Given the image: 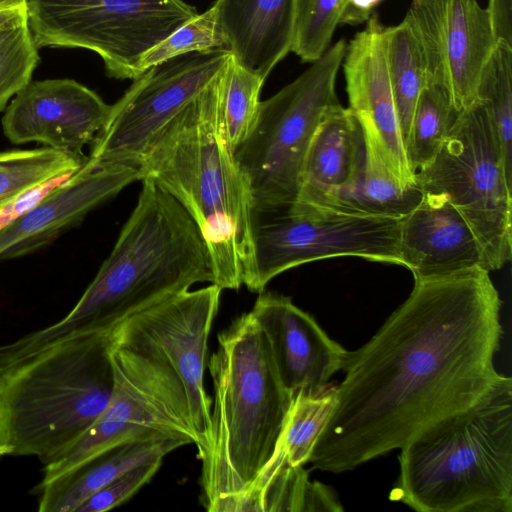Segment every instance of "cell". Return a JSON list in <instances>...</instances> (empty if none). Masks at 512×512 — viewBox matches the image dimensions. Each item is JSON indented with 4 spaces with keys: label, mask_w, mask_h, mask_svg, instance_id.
<instances>
[{
    "label": "cell",
    "mask_w": 512,
    "mask_h": 512,
    "mask_svg": "<svg viewBox=\"0 0 512 512\" xmlns=\"http://www.w3.org/2000/svg\"><path fill=\"white\" fill-rule=\"evenodd\" d=\"M210 512L343 511L336 493L310 481L303 466H292L275 455L246 491L216 498Z\"/></svg>",
    "instance_id": "603a6c76"
},
{
    "label": "cell",
    "mask_w": 512,
    "mask_h": 512,
    "mask_svg": "<svg viewBox=\"0 0 512 512\" xmlns=\"http://www.w3.org/2000/svg\"><path fill=\"white\" fill-rule=\"evenodd\" d=\"M365 154L362 129L349 108L339 104L318 126L308 147L297 202L312 204L347 186Z\"/></svg>",
    "instance_id": "7402d4cb"
},
{
    "label": "cell",
    "mask_w": 512,
    "mask_h": 512,
    "mask_svg": "<svg viewBox=\"0 0 512 512\" xmlns=\"http://www.w3.org/2000/svg\"><path fill=\"white\" fill-rule=\"evenodd\" d=\"M487 10L498 40L512 44V0H488Z\"/></svg>",
    "instance_id": "e575fe53"
},
{
    "label": "cell",
    "mask_w": 512,
    "mask_h": 512,
    "mask_svg": "<svg viewBox=\"0 0 512 512\" xmlns=\"http://www.w3.org/2000/svg\"><path fill=\"white\" fill-rule=\"evenodd\" d=\"M40 61L27 18L0 32V112L32 81Z\"/></svg>",
    "instance_id": "4dcf8cb0"
},
{
    "label": "cell",
    "mask_w": 512,
    "mask_h": 512,
    "mask_svg": "<svg viewBox=\"0 0 512 512\" xmlns=\"http://www.w3.org/2000/svg\"><path fill=\"white\" fill-rule=\"evenodd\" d=\"M225 69L158 132L137 168L141 180L154 181L198 226L213 284L238 290L242 285L248 289L254 276V213L225 133Z\"/></svg>",
    "instance_id": "3957f363"
},
{
    "label": "cell",
    "mask_w": 512,
    "mask_h": 512,
    "mask_svg": "<svg viewBox=\"0 0 512 512\" xmlns=\"http://www.w3.org/2000/svg\"><path fill=\"white\" fill-rule=\"evenodd\" d=\"M112 330L80 335L0 377V446L46 465L101 416L113 392Z\"/></svg>",
    "instance_id": "8992f818"
},
{
    "label": "cell",
    "mask_w": 512,
    "mask_h": 512,
    "mask_svg": "<svg viewBox=\"0 0 512 512\" xmlns=\"http://www.w3.org/2000/svg\"><path fill=\"white\" fill-rule=\"evenodd\" d=\"M136 206L95 278L56 323L1 344L0 357L17 367L71 338L111 331L129 316L194 284H213L209 252L187 211L148 178Z\"/></svg>",
    "instance_id": "7a4b0ae2"
},
{
    "label": "cell",
    "mask_w": 512,
    "mask_h": 512,
    "mask_svg": "<svg viewBox=\"0 0 512 512\" xmlns=\"http://www.w3.org/2000/svg\"><path fill=\"white\" fill-rule=\"evenodd\" d=\"M27 18V0H0V30Z\"/></svg>",
    "instance_id": "8d00e7d4"
},
{
    "label": "cell",
    "mask_w": 512,
    "mask_h": 512,
    "mask_svg": "<svg viewBox=\"0 0 512 512\" xmlns=\"http://www.w3.org/2000/svg\"><path fill=\"white\" fill-rule=\"evenodd\" d=\"M218 49L229 51V46L211 6L148 50L140 60V68L145 72L151 66L183 54Z\"/></svg>",
    "instance_id": "d6a6232c"
},
{
    "label": "cell",
    "mask_w": 512,
    "mask_h": 512,
    "mask_svg": "<svg viewBox=\"0 0 512 512\" xmlns=\"http://www.w3.org/2000/svg\"><path fill=\"white\" fill-rule=\"evenodd\" d=\"M222 289L215 284L164 298L112 329L118 343L158 357L183 384L197 447L207 437L211 399L204 385L207 343Z\"/></svg>",
    "instance_id": "4fadbf2b"
},
{
    "label": "cell",
    "mask_w": 512,
    "mask_h": 512,
    "mask_svg": "<svg viewBox=\"0 0 512 512\" xmlns=\"http://www.w3.org/2000/svg\"><path fill=\"white\" fill-rule=\"evenodd\" d=\"M208 369L214 398L201 461V502L248 490L276 455L292 396L251 312L217 337Z\"/></svg>",
    "instance_id": "277c9868"
},
{
    "label": "cell",
    "mask_w": 512,
    "mask_h": 512,
    "mask_svg": "<svg viewBox=\"0 0 512 512\" xmlns=\"http://www.w3.org/2000/svg\"><path fill=\"white\" fill-rule=\"evenodd\" d=\"M417 39L426 81L444 86L461 112L477 102L481 72L498 38L477 0H412L404 18Z\"/></svg>",
    "instance_id": "5bb4252c"
},
{
    "label": "cell",
    "mask_w": 512,
    "mask_h": 512,
    "mask_svg": "<svg viewBox=\"0 0 512 512\" xmlns=\"http://www.w3.org/2000/svg\"><path fill=\"white\" fill-rule=\"evenodd\" d=\"M110 111L111 105L96 92L73 79L31 81L6 107L2 129L13 144L38 142L82 155Z\"/></svg>",
    "instance_id": "9a60e30c"
},
{
    "label": "cell",
    "mask_w": 512,
    "mask_h": 512,
    "mask_svg": "<svg viewBox=\"0 0 512 512\" xmlns=\"http://www.w3.org/2000/svg\"><path fill=\"white\" fill-rule=\"evenodd\" d=\"M140 180L135 166H94L87 159L80 169L0 229V260L23 257L51 244L91 210Z\"/></svg>",
    "instance_id": "e0dca14e"
},
{
    "label": "cell",
    "mask_w": 512,
    "mask_h": 512,
    "mask_svg": "<svg viewBox=\"0 0 512 512\" xmlns=\"http://www.w3.org/2000/svg\"><path fill=\"white\" fill-rule=\"evenodd\" d=\"M382 0H347L340 24L356 25L366 22Z\"/></svg>",
    "instance_id": "d590c367"
},
{
    "label": "cell",
    "mask_w": 512,
    "mask_h": 512,
    "mask_svg": "<svg viewBox=\"0 0 512 512\" xmlns=\"http://www.w3.org/2000/svg\"><path fill=\"white\" fill-rule=\"evenodd\" d=\"M163 460H153L131 468L87 498L75 512H104L131 498L157 473Z\"/></svg>",
    "instance_id": "836d02e7"
},
{
    "label": "cell",
    "mask_w": 512,
    "mask_h": 512,
    "mask_svg": "<svg viewBox=\"0 0 512 512\" xmlns=\"http://www.w3.org/2000/svg\"><path fill=\"white\" fill-rule=\"evenodd\" d=\"M269 341L284 388L296 395L318 396L341 370L346 350L332 340L290 297L261 292L250 311Z\"/></svg>",
    "instance_id": "ac0fdd59"
},
{
    "label": "cell",
    "mask_w": 512,
    "mask_h": 512,
    "mask_svg": "<svg viewBox=\"0 0 512 512\" xmlns=\"http://www.w3.org/2000/svg\"><path fill=\"white\" fill-rule=\"evenodd\" d=\"M192 444L184 437H154L108 449L62 474L33 493L39 495L40 512H75L93 493L140 464L163 460L170 452Z\"/></svg>",
    "instance_id": "44dd1931"
},
{
    "label": "cell",
    "mask_w": 512,
    "mask_h": 512,
    "mask_svg": "<svg viewBox=\"0 0 512 512\" xmlns=\"http://www.w3.org/2000/svg\"><path fill=\"white\" fill-rule=\"evenodd\" d=\"M346 48L340 39L295 80L260 101L249 132L234 149L254 219L297 202L310 142L324 117L340 104L336 78Z\"/></svg>",
    "instance_id": "52a82bcc"
},
{
    "label": "cell",
    "mask_w": 512,
    "mask_h": 512,
    "mask_svg": "<svg viewBox=\"0 0 512 512\" xmlns=\"http://www.w3.org/2000/svg\"><path fill=\"white\" fill-rule=\"evenodd\" d=\"M254 221V276L248 290L261 293L279 274L341 256L402 265L401 219L343 213L306 203ZM259 218V217H256Z\"/></svg>",
    "instance_id": "8fae6325"
},
{
    "label": "cell",
    "mask_w": 512,
    "mask_h": 512,
    "mask_svg": "<svg viewBox=\"0 0 512 512\" xmlns=\"http://www.w3.org/2000/svg\"><path fill=\"white\" fill-rule=\"evenodd\" d=\"M12 449L8 446H0V456L11 455Z\"/></svg>",
    "instance_id": "74e56055"
},
{
    "label": "cell",
    "mask_w": 512,
    "mask_h": 512,
    "mask_svg": "<svg viewBox=\"0 0 512 512\" xmlns=\"http://www.w3.org/2000/svg\"><path fill=\"white\" fill-rule=\"evenodd\" d=\"M227 50L183 54L151 66L113 105L91 143L94 166H138L158 132L225 69Z\"/></svg>",
    "instance_id": "7c38bea8"
},
{
    "label": "cell",
    "mask_w": 512,
    "mask_h": 512,
    "mask_svg": "<svg viewBox=\"0 0 512 512\" xmlns=\"http://www.w3.org/2000/svg\"><path fill=\"white\" fill-rule=\"evenodd\" d=\"M501 304L481 267L414 281L378 332L346 351L345 378L308 463L353 470L475 404L501 375Z\"/></svg>",
    "instance_id": "6da1fadb"
},
{
    "label": "cell",
    "mask_w": 512,
    "mask_h": 512,
    "mask_svg": "<svg viewBox=\"0 0 512 512\" xmlns=\"http://www.w3.org/2000/svg\"><path fill=\"white\" fill-rule=\"evenodd\" d=\"M2 30H3V29H2ZM2 30H0V32H1Z\"/></svg>",
    "instance_id": "f35d334b"
},
{
    "label": "cell",
    "mask_w": 512,
    "mask_h": 512,
    "mask_svg": "<svg viewBox=\"0 0 512 512\" xmlns=\"http://www.w3.org/2000/svg\"><path fill=\"white\" fill-rule=\"evenodd\" d=\"M415 180L423 192L446 196L464 216L489 272L511 259L512 176L480 102L459 112L441 149Z\"/></svg>",
    "instance_id": "ba28073f"
},
{
    "label": "cell",
    "mask_w": 512,
    "mask_h": 512,
    "mask_svg": "<svg viewBox=\"0 0 512 512\" xmlns=\"http://www.w3.org/2000/svg\"><path fill=\"white\" fill-rule=\"evenodd\" d=\"M347 45L342 62L349 109L357 119L365 140L405 182H415L408 164L394 97L385 48V29L377 15Z\"/></svg>",
    "instance_id": "2e32d148"
},
{
    "label": "cell",
    "mask_w": 512,
    "mask_h": 512,
    "mask_svg": "<svg viewBox=\"0 0 512 512\" xmlns=\"http://www.w3.org/2000/svg\"><path fill=\"white\" fill-rule=\"evenodd\" d=\"M423 195L416 181L398 178L365 144L364 159L355 178L344 188L310 205L343 213L402 219L419 204Z\"/></svg>",
    "instance_id": "cb8c5ba5"
},
{
    "label": "cell",
    "mask_w": 512,
    "mask_h": 512,
    "mask_svg": "<svg viewBox=\"0 0 512 512\" xmlns=\"http://www.w3.org/2000/svg\"><path fill=\"white\" fill-rule=\"evenodd\" d=\"M390 499L418 512H512V379L401 449Z\"/></svg>",
    "instance_id": "5b68a950"
},
{
    "label": "cell",
    "mask_w": 512,
    "mask_h": 512,
    "mask_svg": "<svg viewBox=\"0 0 512 512\" xmlns=\"http://www.w3.org/2000/svg\"><path fill=\"white\" fill-rule=\"evenodd\" d=\"M264 79L230 56L223 75L222 114L225 133L232 151L246 137L260 104Z\"/></svg>",
    "instance_id": "f546056e"
},
{
    "label": "cell",
    "mask_w": 512,
    "mask_h": 512,
    "mask_svg": "<svg viewBox=\"0 0 512 512\" xmlns=\"http://www.w3.org/2000/svg\"><path fill=\"white\" fill-rule=\"evenodd\" d=\"M335 401L334 384L318 396L293 397L276 455L292 466L307 464L333 411Z\"/></svg>",
    "instance_id": "f1b7e54d"
},
{
    "label": "cell",
    "mask_w": 512,
    "mask_h": 512,
    "mask_svg": "<svg viewBox=\"0 0 512 512\" xmlns=\"http://www.w3.org/2000/svg\"><path fill=\"white\" fill-rule=\"evenodd\" d=\"M197 14L183 0H27L39 49L93 51L116 79H137L142 56Z\"/></svg>",
    "instance_id": "9c48e42d"
},
{
    "label": "cell",
    "mask_w": 512,
    "mask_h": 512,
    "mask_svg": "<svg viewBox=\"0 0 512 512\" xmlns=\"http://www.w3.org/2000/svg\"><path fill=\"white\" fill-rule=\"evenodd\" d=\"M297 0H216L212 7L235 62L266 79L291 51Z\"/></svg>",
    "instance_id": "ffe728a7"
},
{
    "label": "cell",
    "mask_w": 512,
    "mask_h": 512,
    "mask_svg": "<svg viewBox=\"0 0 512 512\" xmlns=\"http://www.w3.org/2000/svg\"><path fill=\"white\" fill-rule=\"evenodd\" d=\"M458 114L449 91L442 85L426 81L404 145L414 174L435 158Z\"/></svg>",
    "instance_id": "4316f807"
},
{
    "label": "cell",
    "mask_w": 512,
    "mask_h": 512,
    "mask_svg": "<svg viewBox=\"0 0 512 512\" xmlns=\"http://www.w3.org/2000/svg\"><path fill=\"white\" fill-rule=\"evenodd\" d=\"M385 48L399 127L405 145L418 98L426 83L425 66L415 34L405 19L395 26L386 27Z\"/></svg>",
    "instance_id": "d4e9b609"
},
{
    "label": "cell",
    "mask_w": 512,
    "mask_h": 512,
    "mask_svg": "<svg viewBox=\"0 0 512 512\" xmlns=\"http://www.w3.org/2000/svg\"><path fill=\"white\" fill-rule=\"evenodd\" d=\"M347 0H297L291 51L304 62L318 60L328 49Z\"/></svg>",
    "instance_id": "1f68e13d"
},
{
    "label": "cell",
    "mask_w": 512,
    "mask_h": 512,
    "mask_svg": "<svg viewBox=\"0 0 512 512\" xmlns=\"http://www.w3.org/2000/svg\"><path fill=\"white\" fill-rule=\"evenodd\" d=\"M399 246L402 266L412 272L414 281L486 269L474 231L443 194L424 192L419 204L401 219Z\"/></svg>",
    "instance_id": "d6986e66"
},
{
    "label": "cell",
    "mask_w": 512,
    "mask_h": 512,
    "mask_svg": "<svg viewBox=\"0 0 512 512\" xmlns=\"http://www.w3.org/2000/svg\"><path fill=\"white\" fill-rule=\"evenodd\" d=\"M87 159L85 154L78 155L48 147L0 152V205L40 185L73 174Z\"/></svg>",
    "instance_id": "484cf974"
},
{
    "label": "cell",
    "mask_w": 512,
    "mask_h": 512,
    "mask_svg": "<svg viewBox=\"0 0 512 512\" xmlns=\"http://www.w3.org/2000/svg\"><path fill=\"white\" fill-rule=\"evenodd\" d=\"M111 399L95 423L60 457L44 465L42 486L115 446L154 437L197 443L185 389L158 357L122 345L112 335Z\"/></svg>",
    "instance_id": "30bf717a"
},
{
    "label": "cell",
    "mask_w": 512,
    "mask_h": 512,
    "mask_svg": "<svg viewBox=\"0 0 512 512\" xmlns=\"http://www.w3.org/2000/svg\"><path fill=\"white\" fill-rule=\"evenodd\" d=\"M477 102L488 113L504 167L512 176V44L498 40L481 72Z\"/></svg>",
    "instance_id": "83f0119b"
}]
</instances>
